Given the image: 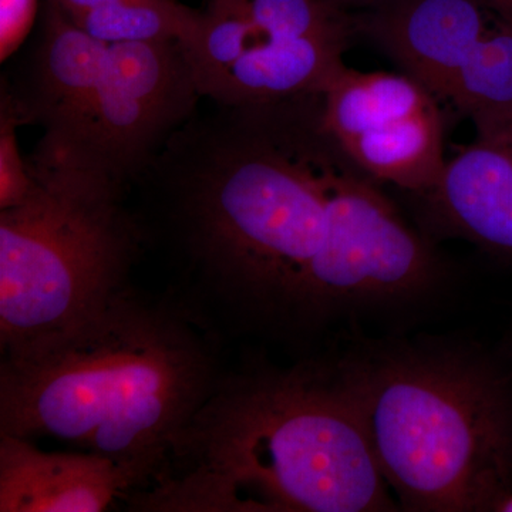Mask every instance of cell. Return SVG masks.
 I'll return each mask as SVG.
<instances>
[{
	"label": "cell",
	"mask_w": 512,
	"mask_h": 512,
	"mask_svg": "<svg viewBox=\"0 0 512 512\" xmlns=\"http://www.w3.org/2000/svg\"><path fill=\"white\" fill-rule=\"evenodd\" d=\"M23 126L12 97L2 84L0 96V210L16 207L28 197L30 178L26 157L20 153L18 128Z\"/></svg>",
	"instance_id": "16"
},
{
	"label": "cell",
	"mask_w": 512,
	"mask_h": 512,
	"mask_svg": "<svg viewBox=\"0 0 512 512\" xmlns=\"http://www.w3.org/2000/svg\"><path fill=\"white\" fill-rule=\"evenodd\" d=\"M200 99L183 43H110L92 103L67 136L128 184L194 116Z\"/></svg>",
	"instance_id": "8"
},
{
	"label": "cell",
	"mask_w": 512,
	"mask_h": 512,
	"mask_svg": "<svg viewBox=\"0 0 512 512\" xmlns=\"http://www.w3.org/2000/svg\"><path fill=\"white\" fill-rule=\"evenodd\" d=\"M322 127L370 178L426 194L443 173L439 99L409 74L342 70L322 93Z\"/></svg>",
	"instance_id": "7"
},
{
	"label": "cell",
	"mask_w": 512,
	"mask_h": 512,
	"mask_svg": "<svg viewBox=\"0 0 512 512\" xmlns=\"http://www.w3.org/2000/svg\"><path fill=\"white\" fill-rule=\"evenodd\" d=\"M110 43L76 25L53 0H45L42 25L16 83L3 82L23 124L70 134L92 103Z\"/></svg>",
	"instance_id": "11"
},
{
	"label": "cell",
	"mask_w": 512,
	"mask_h": 512,
	"mask_svg": "<svg viewBox=\"0 0 512 512\" xmlns=\"http://www.w3.org/2000/svg\"><path fill=\"white\" fill-rule=\"evenodd\" d=\"M214 104L141 173L173 192L192 251L215 275L252 298L301 303L328 222L335 144L322 127V93Z\"/></svg>",
	"instance_id": "1"
},
{
	"label": "cell",
	"mask_w": 512,
	"mask_h": 512,
	"mask_svg": "<svg viewBox=\"0 0 512 512\" xmlns=\"http://www.w3.org/2000/svg\"><path fill=\"white\" fill-rule=\"evenodd\" d=\"M485 9L478 0H375L360 28L404 73L446 100L488 30Z\"/></svg>",
	"instance_id": "13"
},
{
	"label": "cell",
	"mask_w": 512,
	"mask_h": 512,
	"mask_svg": "<svg viewBox=\"0 0 512 512\" xmlns=\"http://www.w3.org/2000/svg\"><path fill=\"white\" fill-rule=\"evenodd\" d=\"M485 8L493 10L498 18L512 20V0H478Z\"/></svg>",
	"instance_id": "19"
},
{
	"label": "cell",
	"mask_w": 512,
	"mask_h": 512,
	"mask_svg": "<svg viewBox=\"0 0 512 512\" xmlns=\"http://www.w3.org/2000/svg\"><path fill=\"white\" fill-rule=\"evenodd\" d=\"M338 384L407 510H498L511 495L512 403L487 367L404 353L346 367Z\"/></svg>",
	"instance_id": "4"
},
{
	"label": "cell",
	"mask_w": 512,
	"mask_h": 512,
	"mask_svg": "<svg viewBox=\"0 0 512 512\" xmlns=\"http://www.w3.org/2000/svg\"><path fill=\"white\" fill-rule=\"evenodd\" d=\"M60 9H63L67 15H77V13L90 12V10L109 8V6L119 5L126 0H53Z\"/></svg>",
	"instance_id": "18"
},
{
	"label": "cell",
	"mask_w": 512,
	"mask_h": 512,
	"mask_svg": "<svg viewBox=\"0 0 512 512\" xmlns=\"http://www.w3.org/2000/svg\"><path fill=\"white\" fill-rule=\"evenodd\" d=\"M32 187L0 210V342L5 352L76 325L123 291L137 229L126 181L67 134L26 157Z\"/></svg>",
	"instance_id": "5"
},
{
	"label": "cell",
	"mask_w": 512,
	"mask_h": 512,
	"mask_svg": "<svg viewBox=\"0 0 512 512\" xmlns=\"http://www.w3.org/2000/svg\"><path fill=\"white\" fill-rule=\"evenodd\" d=\"M444 101L473 123L512 117V20L498 18L494 28H488Z\"/></svg>",
	"instance_id": "14"
},
{
	"label": "cell",
	"mask_w": 512,
	"mask_h": 512,
	"mask_svg": "<svg viewBox=\"0 0 512 512\" xmlns=\"http://www.w3.org/2000/svg\"><path fill=\"white\" fill-rule=\"evenodd\" d=\"M349 36L289 35L249 19L242 0H211L183 46L202 97L247 106L325 92Z\"/></svg>",
	"instance_id": "9"
},
{
	"label": "cell",
	"mask_w": 512,
	"mask_h": 512,
	"mask_svg": "<svg viewBox=\"0 0 512 512\" xmlns=\"http://www.w3.org/2000/svg\"><path fill=\"white\" fill-rule=\"evenodd\" d=\"M210 396L198 336L120 291L76 325L6 352L0 434L55 437L154 474Z\"/></svg>",
	"instance_id": "2"
},
{
	"label": "cell",
	"mask_w": 512,
	"mask_h": 512,
	"mask_svg": "<svg viewBox=\"0 0 512 512\" xmlns=\"http://www.w3.org/2000/svg\"><path fill=\"white\" fill-rule=\"evenodd\" d=\"M67 16L104 43H185L200 23L201 10L177 0H126L109 8Z\"/></svg>",
	"instance_id": "15"
},
{
	"label": "cell",
	"mask_w": 512,
	"mask_h": 512,
	"mask_svg": "<svg viewBox=\"0 0 512 512\" xmlns=\"http://www.w3.org/2000/svg\"><path fill=\"white\" fill-rule=\"evenodd\" d=\"M151 476L97 453H45L28 439L0 434V511L100 512Z\"/></svg>",
	"instance_id": "12"
},
{
	"label": "cell",
	"mask_w": 512,
	"mask_h": 512,
	"mask_svg": "<svg viewBox=\"0 0 512 512\" xmlns=\"http://www.w3.org/2000/svg\"><path fill=\"white\" fill-rule=\"evenodd\" d=\"M39 0H0V60L6 62L25 43L36 22Z\"/></svg>",
	"instance_id": "17"
},
{
	"label": "cell",
	"mask_w": 512,
	"mask_h": 512,
	"mask_svg": "<svg viewBox=\"0 0 512 512\" xmlns=\"http://www.w3.org/2000/svg\"><path fill=\"white\" fill-rule=\"evenodd\" d=\"M474 126V143L446 161L423 195L437 227L512 259V117Z\"/></svg>",
	"instance_id": "10"
},
{
	"label": "cell",
	"mask_w": 512,
	"mask_h": 512,
	"mask_svg": "<svg viewBox=\"0 0 512 512\" xmlns=\"http://www.w3.org/2000/svg\"><path fill=\"white\" fill-rule=\"evenodd\" d=\"M333 146L326 165V235L301 305L336 308L387 302L429 288L439 264L386 195Z\"/></svg>",
	"instance_id": "6"
},
{
	"label": "cell",
	"mask_w": 512,
	"mask_h": 512,
	"mask_svg": "<svg viewBox=\"0 0 512 512\" xmlns=\"http://www.w3.org/2000/svg\"><path fill=\"white\" fill-rule=\"evenodd\" d=\"M156 511L373 512L393 507L338 382L252 377L211 393L177 437Z\"/></svg>",
	"instance_id": "3"
},
{
	"label": "cell",
	"mask_w": 512,
	"mask_h": 512,
	"mask_svg": "<svg viewBox=\"0 0 512 512\" xmlns=\"http://www.w3.org/2000/svg\"><path fill=\"white\" fill-rule=\"evenodd\" d=\"M336 8H340L342 5H348V3L359 2V0H328Z\"/></svg>",
	"instance_id": "20"
}]
</instances>
